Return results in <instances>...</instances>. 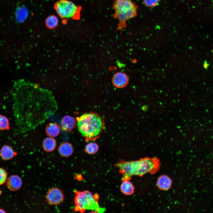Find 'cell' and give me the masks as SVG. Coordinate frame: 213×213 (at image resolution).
<instances>
[{
	"mask_svg": "<svg viewBox=\"0 0 213 213\" xmlns=\"http://www.w3.org/2000/svg\"><path fill=\"white\" fill-rule=\"evenodd\" d=\"M172 184L171 179L166 175H162L159 176L157 181L158 187L163 190H168L170 188Z\"/></svg>",
	"mask_w": 213,
	"mask_h": 213,
	"instance_id": "cell-11",
	"label": "cell"
},
{
	"mask_svg": "<svg viewBox=\"0 0 213 213\" xmlns=\"http://www.w3.org/2000/svg\"><path fill=\"white\" fill-rule=\"evenodd\" d=\"M58 19L57 17L54 15L48 17L45 20V23L47 27L50 29H53L57 25Z\"/></svg>",
	"mask_w": 213,
	"mask_h": 213,
	"instance_id": "cell-18",
	"label": "cell"
},
{
	"mask_svg": "<svg viewBox=\"0 0 213 213\" xmlns=\"http://www.w3.org/2000/svg\"><path fill=\"white\" fill-rule=\"evenodd\" d=\"M18 81L15 83L11 93L13 108L17 130L23 133L43 122L55 112L57 108L45 105L57 106L52 96L44 99L38 97L26 83Z\"/></svg>",
	"mask_w": 213,
	"mask_h": 213,
	"instance_id": "cell-1",
	"label": "cell"
},
{
	"mask_svg": "<svg viewBox=\"0 0 213 213\" xmlns=\"http://www.w3.org/2000/svg\"><path fill=\"white\" fill-rule=\"evenodd\" d=\"M120 186V190L124 194L130 195L133 194L135 191V188L129 180H123Z\"/></svg>",
	"mask_w": 213,
	"mask_h": 213,
	"instance_id": "cell-14",
	"label": "cell"
},
{
	"mask_svg": "<svg viewBox=\"0 0 213 213\" xmlns=\"http://www.w3.org/2000/svg\"><path fill=\"white\" fill-rule=\"evenodd\" d=\"M99 149V146L97 144L94 142H91L85 146V151L89 154H94L98 152Z\"/></svg>",
	"mask_w": 213,
	"mask_h": 213,
	"instance_id": "cell-19",
	"label": "cell"
},
{
	"mask_svg": "<svg viewBox=\"0 0 213 213\" xmlns=\"http://www.w3.org/2000/svg\"><path fill=\"white\" fill-rule=\"evenodd\" d=\"M45 131L48 136L51 137H55L57 136L60 133V128L57 124L54 123H51L46 126Z\"/></svg>",
	"mask_w": 213,
	"mask_h": 213,
	"instance_id": "cell-15",
	"label": "cell"
},
{
	"mask_svg": "<svg viewBox=\"0 0 213 213\" xmlns=\"http://www.w3.org/2000/svg\"><path fill=\"white\" fill-rule=\"evenodd\" d=\"M54 8L58 15L62 18H71L75 20L80 18L81 7L77 6L70 1L59 0L54 4Z\"/></svg>",
	"mask_w": 213,
	"mask_h": 213,
	"instance_id": "cell-6",
	"label": "cell"
},
{
	"mask_svg": "<svg viewBox=\"0 0 213 213\" xmlns=\"http://www.w3.org/2000/svg\"><path fill=\"white\" fill-rule=\"evenodd\" d=\"M22 180L17 175H12L9 177L6 181V185L8 189L12 191L19 190L22 185Z\"/></svg>",
	"mask_w": 213,
	"mask_h": 213,
	"instance_id": "cell-8",
	"label": "cell"
},
{
	"mask_svg": "<svg viewBox=\"0 0 213 213\" xmlns=\"http://www.w3.org/2000/svg\"><path fill=\"white\" fill-rule=\"evenodd\" d=\"M28 15V11L25 7H19L16 10V17L17 20L19 22H21L24 21L27 18Z\"/></svg>",
	"mask_w": 213,
	"mask_h": 213,
	"instance_id": "cell-17",
	"label": "cell"
},
{
	"mask_svg": "<svg viewBox=\"0 0 213 213\" xmlns=\"http://www.w3.org/2000/svg\"><path fill=\"white\" fill-rule=\"evenodd\" d=\"M77 121L79 131L88 141L97 139L104 128L103 119L93 112L83 114L77 118Z\"/></svg>",
	"mask_w": 213,
	"mask_h": 213,
	"instance_id": "cell-3",
	"label": "cell"
},
{
	"mask_svg": "<svg viewBox=\"0 0 213 213\" xmlns=\"http://www.w3.org/2000/svg\"><path fill=\"white\" fill-rule=\"evenodd\" d=\"M113 7L115 11L113 17L119 21L117 30L125 28L126 21L137 15V6L131 0H115Z\"/></svg>",
	"mask_w": 213,
	"mask_h": 213,
	"instance_id": "cell-4",
	"label": "cell"
},
{
	"mask_svg": "<svg viewBox=\"0 0 213 213\" xmlns=\"http://www.w3.org/2000/svg\"><path fill=\"white\" fill-rule=\"evenodd\" d=\"M56 144L55 139L52 137H49L45 138L43 141V148L46 151L51 152L55 149Z\"/></svg>",
	"mask_w": 213,
	"mask_h": 213,
	"instance_id": "cell-16",
	"label": "cell"
},
{
	"mask_svg": "<svg viewBox=\"0 0 213 213\" xmlns=\"http://www.w3.org/2000/svg\"><path fill=\"white\" fill-rule=\"evenodd\" d=\"M7 172L4 169L0 167V185L6 182L7 179Z\"/></svg>",
	"mask_w": 213,
	"mask_h": 213,
	"instance_id": "cell-21",
	"label": "cell"
},
{
	"mask_svg": "<svg viewBox=\"0 0 213 213\" xmlns=\"http://www.w3.org/2000/svg\"><path fill=\"white\" fill-rule=\"evenodd\" d=\"M160 164L158 158L146 157L135 161H121L115 166L122 174L123 181L129 180L133 175L142 176L147 173L154 174L159 170Z\"/></svg>",
	"mask_w": 213,
	"mask_h": 213,
	"instance_id": "cell-2",
	"label": "cell"
},
{
	"mask_svg": "<svg viewBox=\"0 0 213 213\" xmlns=\"http://www.w3.org/2000/svg\"><path fill=\"white\" fill-rule=\"evenodd\" d=\"M64 199V196L62 191L57 188L50 189L46 196L47 201L52 205L59 204L63 201Z\"/></svg>",
	"mask_w": 213,
	"mask_h": 213,
	"instance_id": "cell-7",
	"label": "cell"
},
{
	"mask_svg": "<svg viewBox=\"0 0 213 213\" xmlns=\"http://www.w3.org/2000/svg\"><path fill=\"white\" fill-rule=\"evenodd\" d=\"M6 212L4 210V209H2L0 208V213H5Z\"/></svg>",
	"mask_w": 213,
	"mask_h": 213,
	"instance_id": "cell-23",
	"label": "cell"
},
{
	"mask_svg": "<svg viewBox=\"0 0 213 213\" xmlns=\"http://www.w3.org/2000/svg\"><path fill=\"white\" fill-rule=\"evenodd\" d=\"M159 0H144V4L147 7H152L156 5Z\"/></svg>",
	"mask_w": 213,
	"mask_h": 213,
	"instance_id": "cell-22",
	"label": "cell"
},
{
	"mask_svg": "<svg viewBox=\"0 0 213 213\" xmlns=\"http://www.w3.org/2000/svg\"><path fill=\"white\" fill-rule=\"evenodd\" d=\"M74 149L70 143L65 142L61 144L58 148L59 154L62 156L67 157L70 156L73 152Z\"/></svg>",
	"mask_w": 213,
	"mask_h": 213,
	"instance_id": "cell-13",
	"label": "cell"
},
{
	"mask_svg": "<svg viewBox=\"0 0 213 213\" xmlns=\"http://www.w3.org/2000/svg\"><path fill=\"white\" fill-rule=\"evenodd\" d=\"M17 154L10 146L4 145L0 150V156L4 160H9L12 158Z\"/></svg>",
	"mask_w": 213,
	"mask_h": 213,
	"instance_id": "cell-12",
	"label": "cell"
},
{
	"mask_svg": "<svg viewBox=\"0 0 213 213\" xmlns=\"http://www.w3.org/2000/svg\"><path fill=\"white\" fill-rule=\"evenodd\" d=\"M9 120L5 116L0 114V130H8L10 129Z\"/></svg>",
	"mask_w": 213,
	"mask_h": 213,
	"instance_id": "cell-20",
	"label": "cell"
},
{
	"mask_svg": "<svg viewBox=\"0 0 213 213\" xmlns=\"http://www.w3.org/2000/svg\"><path fill=\"white\" fill-rule=\"evenodd\" d=\"M128 78L126 74L122 72H117L114 75L112 79L114 86L118 88L126 86L128 82Z\"/></svg>",
	"mask_w": 213,
	"mask_h": 213,
	"instance_id": "cell-9",
	"label": "cell"
},
{
	"mask_svg": "<svg viewBox=\"0 0 213 213\" xmlns=\"http://www.w3.org/2000/svg\"><path fill=\"white\" fill-rule=\"evenodd\" d=\"M61 124L63 130L70 131L75 128L76 125L75 120L72 117L69 115L65 116L62 119Z\"/></svg>",
	"mask_w": 213,
	"mask_h": 213,
	"instance_id": "cell-10",
	"label": "cell"
},
{
	"mask_svg": "<svg viewBox=\"0 0 213 213\" xmlns=\"http://www.w3.org/2000/svg\"><path fill=\"white\" fill-rule=\"evenodd\" d=\"M75 198L76 211L83 212L90 210L94 212H103L105 209L100 207L98 202V196L93 195L88 191H76Z\"/></svg>",
	"mask_w": 213,
	"mask_h": 213,
	"instance_id": "cell-5",
	"label": "cell"
}]
</instances>
